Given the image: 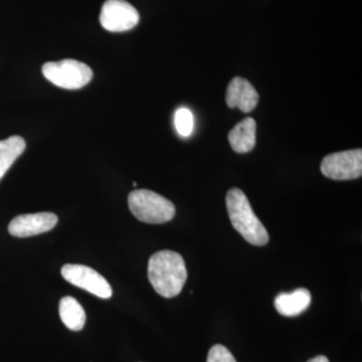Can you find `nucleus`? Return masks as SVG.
Instances as JSON below:
<instances>
[{"mask_svg":"<svg viewBox=\"0 0 362 362\" xmlns=\"http://www.w3.org/2000/svg\"><path fill=\"white\" fill-rule=\"evenodd\" d=\"M148 279L160 296H177L187 280L185 259L178 252L169 250L156 252L149 259Z\"/></svg>","mask_w":362,"mask_h":362,"instance_id":"f257e3e1","label":"nucleus"},{"mask_svg":"<svg viewBox=\"0 0 362 362\" xmlns=\"http://www.w3.org/2000/svg\"><path fill=\"white\" fill-rule=\"evenodd\" d=\"M226 209L232 225L247 243L265 246L269 235L265 226L257 218L246 194L239 188H232L226 194Z\"/></svg>","mask_w":362,"mask_h":362,"instance_id":"f03ea898","label":"nucleus"},{"mask_svg":"<svg viewBox=\"0 0 362 362\" xmlns=\"http://www.w3.org/2000/svg\"><path fill=\"white\" fill-rule=\"evenodd\" d=\"M128 204L131 213L143 223L158 225L168 223L175 216V206L162 195L147 189L130 192Z\"/></svg>","mask_w":362,"mask_h":362,"instance_id":"7ed1b4c3","label":"nucleus"},{"mask_svg":"<svg viewBox=\"0 0 362 362\" xmlns=\"http://www.w3.org/2000/svg\"><path fill=\"white\" fill-rule=\"evenodd\" d=\"M42 74L52 84L66 90L81 89L89 84L93 78L89 66L71 59L45 64Z\"/></svg>","mask_w":362,"mask_h":362,"instance_id":"20e7f679","label":"nucleus"},{"mask_svg":"<svg viewBox=\"0 0 362 362\" xmlns=\"http://www.w3.org/2000/svg\"><path fill=\"white\" fill-rule=\"evenodd\" d=\"M321 173L334 180H356L362 175V150L354 149L329 154L321 163Z\"/></svg>","mask_w":362,"mask_h":362,"instance_id":"39448f33","label":"nucleus"},{"mask_svg":"<svg viewBox=\"0 0 362 362\" xmlns=\"http://www.w3.org/2000/svg\"><path fill=\"white\" fill-rule=\"evenodd\" d=\"M62 276L70 284L101 299H109L113 294L108 281L90 267L66 264L62 268Z\"/></svg>","mask_w":362,"mask_h":362,"instance_id":"423d86ee","label":"nucleus"},{"mask_svg":"<svg viewBox=\"0 0 362 362\" xmlns=\"http://www.w3.org/2000/svg\"><path fill=\"white\" fill-rule=\"evenodd\" d=\"M137 9L125 0H107L100 13V23L111 33H123L132 30L139 23Z\"/></svg>","mask_w":362,"mask_h":362,"instance_id":"0eeeda50","label":"nucleus"},{"mask_svg":"<svg viewBox=\"0 0 362 362\" xmlns=\"http://www.w3.org/2000/svg\"><path fill=\"white\" fill-rule=\"evenodd\" d=\"M58 221V216L52 213L21 214L11 221L8 232L13 237H33L52 230Z\"/></svg>","mask_w":362,"mask_h":362,"instance_id":"6e6552de","label":"nucleus"},{"mask_svg":"<svg viewBox=\"0 0 362 362\" xmlns=\"http://www.w3.org/2000/svg\"><path fill=\"white\" fill-rule=\"evenodd\" d=\"M226 100L230 108H239L244 113H249L256 108L259 94L246 78L235 77L228 84Z\"/></svg>","mask_w":362,"mask_h":362,"instance_id":"1a4fd4ad","label":"nucleus"},{"mask_svg":"<svg viewBox=\"0 0 362 362\" xmlns=\"http://www.w3.org/2000/svg\"><path fill=\"white\" fill-rule=\"evenodd\" d=\"M311 300L310 292L305 288L291 293H281L275 299L276 310L283 316H298L308 309Z\"/></svg>","mask_w":362,"mask_h":362,"instance_id":"9d476101","label":"nucleus"},{"mask_svg":"<svg viewBox=\"0 0 362 362\" xmlns=\"http://www.w3.org/2000/svg\"><path fill=\"white\" fill-rule=\"evenodd\" d=\"M256 121L254 119L246 118L240 121L228 133V141L232 148L238 153L252 151L256 145Z\"/></svg>","mask_w":362,"mask_h":362,"instance_id":"9b49d317","label":"nucleus"},{"mask_svg":"<svg viewBox=\"0 0 362 362\" xmlns=\"http://www.w3.org/2000/svg\"><path fill=\"white\" fill-rule=\"evenodd\" d=\"M59 316L66 327L71 331H80L84 328L86 313L82 305L75 298L66 296L59 302Z\"/></svg>","mask_w":362,"mask_h":362,"instance_id":"f8f14e48","label":"nucleus"},{"mask_svg":"<svg viewBox=\"0 0 362 362\" xmlns=\"http://www.w3.org/2000/svg\"><path fill=\"white\" fill-rule=\"evenodd\" d=\"M25 146V139L21 136H11L0 141V180L23 153Z\"/></svg>","mask_w":362,"mask_h":362,"instance_id":"ddd939ff","label":"nucleus"},{"mask_svg":"<svg viewBox=\"0 0 362 362\" xmlns=\"http://www.w3.org/2000/svg\"><path fill=\"white\" fill-rule=\"evenodd\" d=\"M176 130L182 137H188L194 130V116L187 108H180L176 111L175 116Z\"/></svg>","mask_w":362,"mask_h":362,"instance_id":"4468645a","label":"nucleus"},{"mask_svg":"<svg viewBox=\"0 0 362 362\" xmlns=\"http://www.w3.org/2000/svg\"><path fill=\"white\" fill-rule=\"evenodd\" d=\"M206 362H237V361L226 347L216 344L209 350Z\"/></svg>","mask_w":362,"mask_h":362,"instance_id":"2eb2a0df","label":"nucleus"},{"mask_svg":"<svg viewBox=\"0 0 362 362\" xmlns=\"http://www.w3.org/2000/svg\"><path fill=\"white\" fill-rule=\"evenodd\" d=\"M307 362H329V361H328V358L326 356H318L314 357V358H312L310 359V361H308Z\"/></svg>","mask_w":362,"mask_h":362,"instance_id":"dca6fc26","label":"nucleus"}]
</instances>
